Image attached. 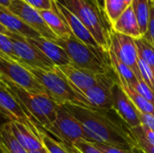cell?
Masks as SVG:
<instances>
[{"mask_svg":"<svg viewBox=\"0 0 154 153\" xmlns=\"http://www.w3.org/2000/svg\"><path fill=\"white\" fill-rule=\"evenodd\" d=\"M0 51L6 57L10 58L11 60L20 62L19 59L15 55L14 50V44L10 37L5 33H1V32H0Z\"/></svg>","mask_w":154,"mask_h":153,"instance_id":"obj_28","label":"cell"},{"mask_svg":"<svg viewBox=\"0 0 154 153\" xmlns=\"http://www.w3.org/2000/svg\"><path fill=\"white\" fill-rule=\"evenodd\" d=\"M0 24L11 32L22 35L27 39L42 37L35 30L28 26L8 8L0 5Z\"/></svg>","mask_w":154,"mask_h":153,"instance_id":"obj_17","label":"cell"},{"mask_svg":"<svg viewBox=\"0 0 154 153\" xmlns=\"http://www.w3.org/2000/svg\"><path fill=\"white\" fill-rule=\"evenodd\" d=\"M0 55H2V56H5V57H6V56H5V55H4V54H3V53L1 52V51H0Z\"/></svg>","mask_w":154,"mask_h":153,"instance_id":"obj_46","label":"cell"},{"mask_svg":"<svg viewBox=\"0 0 154 153\" xmlns=\"http://www.w3.org/2000/svg\"><path fill=\"white\" fill-rule=\"evenodd\" d=\"M29 153H48V151L45 150V148H42V149H39V150H33V151H28Z\"/></svg>","mask_w":154,"mask_h":153,"instance_id":"obj_40","label":"cell"},{"mask_svg":"<svg viewBox=\"0 0 154 153\" xmlns=\"http://www.w3.org/2000/svg\"><path fill=\"white\" fill-rule=\"evenodd\" d=\"M97 148H98L102 152L104 153H144L143 151L139 147L132 150H126V149H121L114 146H109L102 143H94Z\"/></svg>","mask_w":154,"mask_h":153,"instance_id":"obj_30","label":"cell"},{"mask_svg":"<svg viewBox=\"0 0 154 153\" xmlns=\"http://www.w3.org/2000/svg\"><path fill=\"white\" fill-rule=\"evenodd\" d=\"M111 30L115 32L129 36L133 39H139L143 37L132 5L125 10V12L114 23L111 24Z\"/></svg>","mask_w":154,"mask_h":153,"instance_id":"obj_18","label":"cell"},{"mask_svg":"<svg viewBox=\"0 0 154 153\" xmlns=\"http://www.w3.org/2000/svg\"><path fill=\"white\" fill-rule=\"evenodd\" d=\"M0 77L12 81L29 92L47 94L43 87L23 64L2 55H0Z\"/></svg>","mask_w":154,"mask_h":153,"instance_id":"obj_7","label":"cell"},{"mask_svg":"<svg viewBox=\"0 0 154 153\" xmlns=\"http://www.w3.org/2000/svg\"><path fill=\"white\" fill-rule=\"evenodd\" d=\"M152 3V0H134L132 3V6L138 21L143 36L146 33L148 30Z\"/></svg>","mask_w":154,"mask_h":153,"instance_id":"obj_24","label":"cell"},{"mask_svg":"<svg viewBox=\"0 0 154 153\" xmlns=\"http://www.w3.org/2000/svg\"><path fill=\"white\" fill-rule=\"evenodd\" d=\"M8 9L16 16H18L28 26L35 30L40 35L45 39L55 41L58 37L46 24L40 12L32 7L23 0H11Z\"/></svg>","mask_w":154,"mask_h":153,"instance_id":"obj_9","label":"cell"},{"mask_svg":"<svg viewBox=\"0 0 154 153\" xmlns=\"http://www.w3.org/2000/svg\"><path fill=\"white\" fill-rule=\"evenodd\" d=\"M134 87L140 95H142L145 99H147L154 106V92L143 82V80H138L137 84Z\"/></svg>","mask_w":154,"mask_h":153,"instance_id":"obj_32","label":"cell"},{"mask_svg":"<svg viewBox=\"0 0 154 153\" xmlns=\"http://www.w3.org/2000/svg\"><path fill=\"white\" fill-rule=\"evenodd\" d=\"M39 12L43 20L45 21L46 24L58 38H67L72 34L68 23L62 17V15L60 14V12L57 10L54 5V0L52 1L51 9L42 10Z\"/></svg>","mask_w":154,"mask_h":153,"instance_id":"obj_19","label":"cell"},{"mask_svg":"<svg viewBox=\"0 0 154 153\" xmlns=\"http://www.w3.org/2000/svg\"><path fill=\"white\" fill-rule=\"evenodd\" d=\"M135 129L139 132V133L143 136V138L147 141L152 145H154V132L151 129L147 128L144 125H140L138 127H135Z\"/></svg>","mask_w":154,"mask_h":153,"instance_id":"obj_36","label":"cell"},{"mask_svg":"<svg viewBox=\"0 0 154 153\" xmlns=\"http://www.w3.org/2000/svg\"><path fill=\"white\" fill-rule=\"evenodd\" d=\"M10 3H11V0H0V5H2L4 7H6V8L9 7Z\"/></svg>","mask_w":154,"mask_h":153,"instance_id":"obj_39","label":"cell"},{"mask_svg":"<svg viewBox=\"0 0 154 153\" xmlns=\"http://www.w3.org/2000/svg\"><path fill=\"white\" fill-rule=\"evenodd\" d=\"M27 41L35 47H37L48 59H50L53 62L55 66L60 67L71 64V61L64 49L59 44H57L55 41H50L43 37L27 39Z\"/></svg>","mask_w":154,"mask_h":153,"instance_id":"obj_16","label":"cell"},{"mask_svg":"<svg viewBox=\"0 0 154 153\" xmlns=\"http://www.w3.org/2000/svg\"><path fill=\"white\" fill-rule=\"evenodd\" d=\"M6 34L10 37L13 44L15 55L20 60V63L46 71L54 70L55 65L48 59L37 47L30 43L27 39L22 35L7 32Z\"/></svg>","mask_w":154,"mask_h":153,"instance_id":"obj_8","label":"cell"},{"mask_svg":"<svg viewBox=\"0 0 154 153\" xmlns=\"http://www.w3.org/2000/svg\"><path fill=\"white\" fill-rule=\"evenodd\" d=\"M117 80L116 73L105 74L97 84L87 89L81 95L87 99L92 108L111 109L113 108L112 87Z\"/></svg>","mask_w":154,"mask_h":153,"instance_id":"obj_12","label":"cell"},{"mask_svg":"<svg viewBox=\"0 0 154 153\" xmlns=\"http://www.w3.org/2000/svg\"><path fill=\"white\" fill-rule=\"evenodd\" d=\"M133 1H134V0H125V4H126L127 6H130V5H132Z\"/></svg>","mask_w":154,"mask_h":153,"instance_id":"obj_44","label":"cell"},{"mask_svg":"<svg viewBox=\"0 0 154 153\" xmlns=\"http://www.w3.org/2000/svg\"><path fill=\"white\" fill-rule=\"evenodd\" d=\"M0 153H29L14 136L10 123L0 128Z\"/></svg>","mask_w":154,"mask_h":153,"instance_id":"obj_21","label":"cell"},{"mask_svg":"<svg viewBox=\"0 0 154 153\" xmlns=\"http://www.w3.org/2000/svg\"><path fill=\"white\" fill-rule=\"evenodd\" d=\"M47 133L67 146H73L79 140L86 141L81 124L62 106H59L56 120Z\"/></svg>","mask_w":154,"mask_h":153,"instance_id":"obj_6","label":"cell"},{"mask_svg":"<svg viewBox=\"0 0 154 153\" xmlns=\"http://www.w3.org/2000/svg\"><path fill=\"white\" fill-rule=\"evenodd\" d=\"M32 7L35 8L38 11L50 10L52 8L53 0H23Z\"/></svg>","mask_w":154,"mask_h":153,"instance_id":"obj_34","label":"cell"},{"mask_svg":"<svg viewBox=\"0 0 154 153\" xmlns=\"http://www.w3.org/2000/svg\"><path fill=\"white\" fill-rule=\"evenodd\" d=\"M40 139L48 153H71L69 147L54 139L46 132H42Z\"/></svg>","mask_w":154,"mask_h":153,"instance_id":"obj_27","label":"cell"},{"mask_svg":"<svg viewBox=\"0 0 154 153\" xmlns=\"http://www.w3.org/2000/svg\"><path fill=\"white\" fill-rule=\"evenodd\" d=\"M127 7L125 0H104L103 11L109 24L114 23Z\"/></svg>","mask_w":154,"mask_h":153,"instance_id":"obj_25","label":"cell"},{"mask_svg":"<svg viewBox=\"0 0 154 153\" xmlns=\"http://www.w3.org/2000/svg\"><path fill=\"white\" fill-rule=\"evenodd\" d=\"M7 32H8V30H6L2 24H0V32H1V33H5V34H6Z\"/></svg>","mask_w":154,"mask_h":153,"instance_id":"obj_42","label":"cell"},{"mask_svg":"<svg viewBox=\"0 0 154 153\" xmlns=\"http://www.w3.org/2000/svg\"><path fill=\"white\" fill-rule=\"evenodd\" d=\"M138 58L145 61L152 69H154V48L143 37L134 39Z\"/></svg>","mask_w":154,"mask_h":153,"instance_id":"obj_26","label":"cell"},{"mask_svg":"<svg viewBox=\"0 0 154 153\" xmlns=\"http://www.w3.org/2000/svg\"><path fill=\"white\" fill-rule=\"evenodd\" d=\"M72 147H74L79 153H104L98 148H97L93 142L85 140L78 141Z\"/></svg>","mask_w":154,"mask_h":153,"instance_id":"obj_31","label":"cell"},{"mask_svg":"<svg viewBox=\"0 0 154 153\" xmlns=\"http://www.w3.org/2000/svg\"><path fill=\"white\" fill-rule=\"evenodd\" d=\"M62 106L79 122L86 141L126 150L139 148L133 129L114 108L88 109L74 105Z\"/></svg>","mask_w":154,"mask_h":153,"instance_id":"obj_1","label":"cell"},{"mask_svg":"<svg viewBox=\"0 0 154 153\" xmlns=\"http://www.w3.org/2000/svg\"><path fill=\"white\" fill-rule=\"evenodd\" d=\"M111 45L110 49L117 56V58L127 65L134 73L138 80H143L138 66V53L134 42V39L115 32L111 30L110 32Z\"/></svg>","mask_w":154,"mask_h":153,"instance_id":"obj_10","label":"cell"},{"mask_svg":"<svg viewBox=\"0 0 154 153\" xmlns=\"http://www.w3.org/2000/svg\"><path fill=\"white\" fill-rule=\"evenodd\" d=\"M5 88L16 98L32 123L41 132L48 133L57 117L59 105L47 94L29 92L12 81L0 77Z\"/></svg>","mask_w":154,"mask_h":153,"instance_id":"obj_2","label":"cell"},{"mask_svg":"<svg viewBox=\"0 0 154 153\" xmlns=\"http://www.w3.org/2000/svg\"><path fill=\"white\" fill-rule=\"evenodd\" d=\"M87 27L98 45L108 52L111 45V25L104 11L93 0H58Z\"/></svg>","mask_w":154,"mask_h":153,"instance_id":"obj_3","label":"cell"},{"mask_svg":"<svg viewBox=\"0 0 154 153\" xmlns=\"http://www.w3.org/2000/svg\"><path fill=\"white\" fill-rule=\"evenodd\" d=\"M54 5H55L57 10L60 12V14L62 15V17L68 23L72 34L77 39H79L80 41L87 44L88 46H90V47L97 49V50H103L98 45L97 41L94 39V37L90 33V32L87 29V27L79 21V19L75 14H73L68 8H66L58 0H54Z\"/></svg>","mask_w":154,"mask_h":153,"instance_id":"obj_15","label":"cell"},{"mask_svg":"<svg viewBox=\"0 0 154 153\" xmlns=\"http://www.w3.org/2000/svg\"><path fill=\"white\" fill-rule=\"evenodd\" d=\"M55 42L64 49L71 64L97 74L115 73L110 64L108 52L88 46L73 34L67 38H58Z\"/></svg>","mask_w":154,"mask_h":153,"instance_id":"obj_5","label":"cell"},{"mask_svg":"<svg viewBox=\"0 0 154 153\" xmlns=\"http://www.w3.org/2000/svg\"><path fill=\"white\" fill-rule=\"evenodd\" d=\"M118 79V78H117ZM120 85L122 86L123 89L128 96V97L131 99L133 104L134 105L135 108L138 112L148 114L154 116V106L152 105L147 99H145L142 95H140L134 87L128 85L125 81L122 79H118Z\"/></svg>","mask_w":154,"mask_h":153,"instance_id":"obj_23","label":"cell"},{"mask_svg":"<svg viewBox=\"0 0 154 153\" xmlns=\"http://www.w3.org/2000/svg\"><path fill=\"white\" fill-rule=\"evenodd\" d=\"M10 127L17 142L28 151L43 148L40 138L25 125L16 122H10Z\"/></svg>","mask_w":154,"mask_h":153,"instance_id":"obj_20","label":"cell"},{"mask_svg":"<svg viewBox=\"0 0 154 153\" xmlns=\"http://www.w3.org/2000/svg\"><path fill=\"white\" fill-rule=\"evenodd\" d=\"M0 113L10 122H16L25 125L37 137L40 138L41 131L35 126L31 118L25 113L16 98L5 88L0 85ZM41 140V139H40Z\"/></svg>","mask_w":154,"mask_h":153,"instance_id":"obj_11","label":"cell"},{"mask_svg":"<svg viewBox=\"0 0 154 153\" xmlns=\"http://www.w3.org/2000/svg\"><path fill=\"white\" fill-rule=\"evenodd\" d=\"M102 10H103V5H104V0H93Z\"/></svg>","mask_w":154,"mask_h":153,"instance_id":"obj_41","label":"cell"},{"mask_svg":"<svg viewBox=\"0 0 154 153\" xmlns=\"http://www.w3.org/2000/svg\"><path fill=\"white\" fill-rule=\"evenodd\" d=\"M152 2H153V3H154V0H152Z\"/></svg>","mask_w":154,"mask_h":153,"instance_id":"obj_47","label":"cell"},{"mask_svg":"<svg viewBox=\"0 0 154 153\" xmlns=\"http://www.w3.org/2000/svg\"><path fill=\"white\" fill-rule=\"evenodd\" d=\"M0 85H1V86H5V85H4V83H3V82H2V80H1V78H0Z\"/></svg>","mask_w":154,"mask_h":153,"instance_id":"obj_45","label":"cell"},{"mask_svg":"<svg viewBox=\"0 0 154 153\" xmlns=\"http://www.w3.org/2000/svg\"><path fill=\"white\" fill-rule=\"evenodd\" d=\"M69 150H70L71 153H79L74 147H72V146H69Z\"/></svg>","mask_w":154,"mask_h":153,"instance_id":"obj_43","label":"cell"},{"mask_svg":"<svg viewBox=\"0 0 154 153\" xmlns=\"http://www.w3.org/2000/svg\"><path fill=\"white\" fill-rule=\"evenodd\" d=\"M108 56H109L111 67L115 71L117 78L125 81L128 85L132 87H134L137 84L138 79L135 77L134 71L127 65L122 62L111 49H109L108 50Z\"/></svg>","mask_w":154,"mask_h":153,"instance_id":"obj_22","label":"cell"},{"mask_svg":"<svg viewBox=\"0 0 154 153\" xmlns=\"http://www.w3.org/2000/svg\"><path fill=\"white\" fill-rule=\"evenodd\" d=\"M152 47L154 48V3L151 5V13H150V20L148 24V30L146 33L143 36Z\"/></svg>","mask_w":154,"mask_h":153,"instance_id":"obj_33","label":"cell"},{"mask_svg":"<svg viewBox=\"0 0 154 153\" xmlns=\"http://www.w3.org/2000/svg\"><path fill=\"white\" fill-rule=\"evenodd\" d=\"M112 103L113 108L132 129L141 125L138 111L118 80L112 87Z\"/></svg>","mask_w":154,"mask_h":153,"instance_id":"obj_13","label":"cell"},{"mask_svg":"<svg viewBox=\"0 0 154 153\" xmlns=\"http://www.w3.org/2000/svg\"><path fill=\"white\" fill-rule=\"evenodd\" d=\"M57 68L79 94H82L87 89L97 84L100 81L102 76L105 75L97 74L95 72L79 68L73 64L60 66Z\"/></svg>","mask_w":154,"mask_h":153,"instance_id":"obj_14","label":"cell"},{"mask_svg":"<svg viewBox=\"0 0 154 153\" xmlns=\"http://www.w3.org/2000/svg\"><path fill=\"white\" fill-rule=\"evenodd\" d=\"M25 67L36 78L38 82L45 89L47 95L57 105H74L84 108H92L87 99L75 89L57 67L51 71H46L28 66Z\"/></svg>","mask_w":154,"mask_h":153,"instance_id":"obj_4","label":"cell"},{"mask_svg":"<svg viewBox=\"0 0 154 153\" xmlns=\"http://www.w3.org/2000/svg\"><path fill=\"white\" fill-rule=\"evenodd\" d=\"M138 115H139V119L141 122L142 125L146 126L147 128L151 129L152 131L154 132V116L148 115V114H143V113H140L138 112Z\"/></svg>","mask_w":154,"mask_h":153,"instance_id":"obj_37","label":"cell"},{"mask_svg":"<svg viewBox=\"0 0 154 153\" xmlns=\"http://www.w3.org/2000/svg\"><path fill=\"white\" fill-rule=\"evenodd\" d=\"M138 66L141 73V78L143 82L154 92V73L153 69L143 60L138 59Z\"/></svg>","mask_w":154,"mask_h":153,"instance_id":"obj_29","label":"cell"},{"mask_svg":"<svg viewBox=\"0 0 154 153\" xmlns=\"http://www.w3.org/2000/svg\"><path fill=\"white\" fill-rule=\"evenodd\" d=\"M133 132L137 139V142H138V145L139 147L143 151L144 153H154V145H152L151 143H149L147 141H145L143 136L139 133V132L135 129V128H133Z\"/></svg>","mask_w":154,"mask_h":153,"instance_id":"obj_35","label":"cell"},{"mask_svg":"<svg viewBox=\"0 0 154 153\" xmlns=\"http://www.w3.org/2000/svg\"><path fill=\"white\" fill-rule=\"evenodd\" d=\"M7 123H10V121H9L5 116H4V115L0 113V128H1L2 126H4L5 124H7Z\"/></svg>","mask_w":154,"mask_h":153,"instance_id":"obj_38","label":"cell"},{"mask_svg":"<svg viewBox=\"0 0 154 153\" xmlns=\"http://www.w3.org/2000/svg\"><path fill=\"white\" fill-rule=\"evenodd\" d=\"M153 73H154V69H153Z\"/></svg>","mask_w":154,"mask_h":153,"instance_id":"obj_48","label":"cell"}]
</instances>
